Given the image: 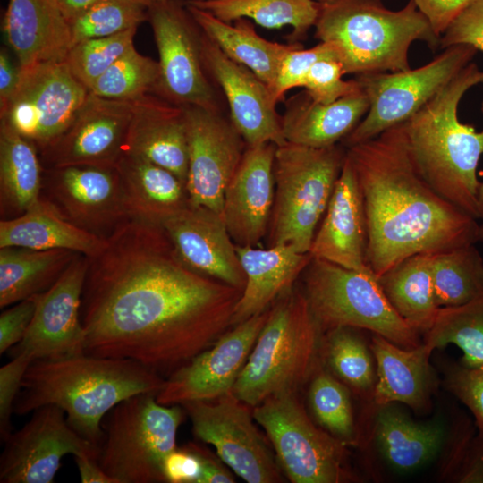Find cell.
<instances>
[{"instance_id":"cell-1","label":"cell","mask_w":483,"mask_h":483,"mask_svg":"<svg viewBox=\"0 0 483 483\" xmlns=\"http://www.w3.org/2000/svg\"><path fill=\"white\" fill-rule=\"evenodd\" d=\"M106 240L81 295L85 353L169 376L232 326L242 291L185 266L161 225L131 217Z\"/></svg>"},{"instance_id":"cell-2","label":"cell","mask_w":483,"mask_h":483,"mask_svg":"<svg viewBox=\"0 0 483 483\" xmlns=\"http://www.w3.org/2000/svg\"><path fill=\"white\" fill-rule=\"evenodd\" d=\"M361 191L367 263L376 276L402 259L478 242V219L438 195L421 177L400 124L346 148Z\"/></svg>"},{"instance_id":"cell-3","label":"cell","mask_w":483,"mask_h":483,"mask_svg":"<svg viewBox=\"0 0 483 483\" xmlns=\"http://www.w3.org/2000/svg\"><path fill=\"white\" fill-rule=\"evenodd\" d=\"M165 378L129 359L80 355L31 362L13 412L24 415L48 404L64 410L68 424L100 450L102 420L122 401L157 394Z\"/></svg>"},{"instance_id":"cell-4","label":"cell","mask_w":483,"mask_h":483,"mask_svg":"<svg viewBox=\"0 0 483 483\" xmlns=\"http://www.w3.org/2000/svg\"><path fill=\"white\" fill-rule=\"evenodd\" d=\"M483 84V71L470 62L401 129L408 154L419 174L442 198L479 220L483 131L460 121L464 94Z\"/></svg>"},{"instance_id":"cell-5","label":"cell","mask_w":483,"mask_h":483,"mask_svg":"<svg viewBox=\"0 0 483 483\" xmlns=\"http://www.w3.org/2000/svg\"><path fill=\"white\" fill-rule=\"evenodd\" d=\"M314 27L315 37L335 48L345 74L357 76L409 70L412 43L436 49L440 41L413 0L396 11L381 0L319 4Z\"/></svg>"},{"instance_id":"cell-6","label":"cell","mask_w":483,"mask_h":483,"mask_svg":"<svg viewBox=\"0 0 483 483\" xmlns=\"http://www.w3.org/2000/svg\"><path fill=\"white\" fill-rule=\"evenodd\" d=\"M323 335L302 290L292 287L269 309L232 393L255 407L272 395L298 392L322 364Z\"/></svg>"},{"instance_id":"cell-7","label":"cell","mask_w":483,"mask_h":483,"mask_svg":"<svg viewBox=\"0 0 483 483\" xmlns=\"http://www.w3.org/2000/svg\"><path fill=\"white\" fill-rule=\"evenodd\" d=\"M345 155L337 144L318 148L286 142L276 147L269 246L292 244L300 252H309Z\"/></svg>"},{"instance_id":"cell-8","label":"cell","mask_w":483,"mask_h":483,"mask_svg":"<svg viewBox=\"0 0 483 483\" xmlns=\"http://www.w3.org/2000/svg\"><path fill=\"white\" fill-rule=\"evenodd\" d=\"M157 394L131 396L102 420L103 439L97 462L116 483L165 482L164 464L176 449L184 419L181 405H163Z\"/></svg>"},{"instance_id":"cell-9","label":"cell","mask_w":483,"mask_h":483,"mask_svg":"<svg viewBox=\"0 0 483 483\" xmlns=\"http://www.w3.org/2000/svg\"><path fill=\"white\" fill-rule=\"evenodd\" d=\"M301 275L302 292L324 332L366 329L403 348L419 344V334L396 313L373 272L312 258Z\"/></svg>"},{"instance_id":"cell-10","label":"cell","mask_w":483,"mask_h":483,"mask_svg":"<svg viewBox=\"0 0 483 483\" xmlns=\"http://www.w3.org/2000/svg\"><path fill=\"white\" fill-rule=\"evenodd\" d=\"M297 393L272 395L253 407L283 473L292 483L353 481L347 445L312 420Z\"/></svg>"},{"instance_id":"cell-11","label":"cell","mask_w":483,"mask_h":483,"mask_svg":"<svg viewBox=\"0 0 483 483\" xmlns=\"http://www.w3.org/2000/svg\"><path fill=\"white\" fill-rule=\"evenodd\" d=\"M477 52L469 45H454L418 68L357 76L369 108L343 145L347 148L369 140L404 123L472 62Z\"/></svg>"},{"instance_id":"cell-12","label":"cell","mask_w":483,"mask_h":483,"mask_svg":"<svg viewBox=\"0 0 483 483\" xmlns=\"http://www.w3.org/2000/svg\"><path fill=\"white\" fill-rule=\"evenodd\" d=\"M181 406L191 419L195 436L212 445L220 461L240 478L248 483L284 481L268 438L253 421V407L233 393Z\"/></svg>"},{"instance_id":"cell-13","label":"cell","mask_w":483,"mask_h":483,"mask_svg":"<svg viewBox=\"0 0 483 483\" xmlns=\"http://www.w3.org/2000/svg\"><path fill=\"white\" fill-rule=\"evenodd\" d=\"M159 60L156 91L179 106L219 109L201 51L202 32L186 4L166 0L148 10Z\"/></svg>"},{"instance_id":"cell-14","label":"cell","mask_w":483,"mask_h":483,"mask_svg":"<svg viewBox=\"0 0 483 483\" xmlns=\"http://www.w3.org/2000/svg\"><path fill=\"white\" fill-rule=\"evenodd\" d=\"M89 95L65 60L20 69L17 89L0 120L32 142L40 154L67 129Z\"/></svg>"},{"instance_id":"cell-15","label":"cell","mask_w":483,"mask_h":483,"mask_svg":"<svg viewBox=\"0 0 483 483\" xmlns=\"http://www.w3.org/2000/svg\"><path fill=\"white\" fill-rule=\"evenodd\" d=\"M40 198L77 227L105 240L132 217L115 166L44 168Z\"/></svg>"},{"instance_id":"cell-16","label":"cell","mask_w":483,"mask_h":483,"mask_svg":"<svg viewBox=\"0 0 483 483\" xmlns=\"http://www.w3.org/2000/svg\"><path fill=\"white\" fill-rule=\"evenodd\" d=\"M182 107L188 139L186 188L190 205L222 214L225 190L242 161L246 143L219 109Z\"/></svg>"},{"instance_id":"cell-17","label":"cell","mask_w":483,"mask_h":483,"mask_svg":"<svg viewBox=\"0 0 483 483\" xmlns=\"http://www.w3.org/2000/svg\"><path fill=\"white\" fill-rule=\"evenodd\" d=\"M0 458L1 483H53L66 454L97 460L99 449L80 436L60 407L48 404L6 438Z\"/></svg>"},{"instance_id":"cell-18","label":"cell","mask_w":483,"mask_h":483,"mask_svg":"<svg viewBox=\"0 0 483 483\" xmlns=\"http://www.w3.org/2000/svg\"><path fill=\"white\" fill-rule=\"evenodd\" d=\"M268 311L269 309L235 325L210 347L172 372L157 394V401L163 405H181L232 393Z\"/></svg>"},{"instance_id":"cell-19","label":"cell","mask_w":483,"mask_h":483,"mask_svg":"<svg viewBox=\"0 0 483 483\" xmlns=\"http://www.w3.org/2000/svg\"><path fill=\"white\" fill-rule=\"evenodd\" d=\"M89 258L78 254L60 278L39 294L33 319L12 358L27 353L34 360H55L85 353L80 304Z\"/></svg>"},{"instance_id":"cell-20","label":"cell","mask_w":483,"mask_h":483,"mask_svg":"<svg viewBox=\"0 0 483 483\" xmlns=\"http://www.w3.org/2000/svg\"><path fill=\"white\" fill-rule=\"evenodd\" d=\"M137 100H112L89 92L67 129L39 154L44 168L115 166L124 153Z\"/></svg>"},{"instance_id":"cell-21","label":"cell","mask_w":483,"mask_h":483,"mask_svg":"<svg viewBox=\"0 0 483 483\" xmlns=\"http://www.w3.org/2000/svg\"><path fill=\"white\" fill-rule=\"evenodd\" d=\"M201 51L206 70L224 93L230 120L246 146L274 143L277 147L286 143L276 112L277 102L269 87L250 70L226 56L203 33Z\"/></svg>"},{"instance_id":"cell-22","label":"cell","mask_w":483,"mask_h":483,"mask_svg":"<svg viewBox=\"0 0 483 483\" xmlns=\"http://www.w3.org/2000/svg\"><path fill=\"white\" fill-rule=\"evenodd\" d=\"M161 225L185 266L243 290L246 276L221 213L190 205Z\"/></svg>"},{"instance_id":"cell-23","label":"cell","mask_w":483,"mask_h":483,"mask_svg":"<svg viewBox=\"0 0 483 483\" xmlns=\"http://www.w3.org/2000/svg\"><path fill=\"white\" fill-rule=\"evenodd\" d=\"M276 146H247L224 196L223 217L236 245L255 246L268 231L274 198Z\"/></svg>"},{"instance_id":"cell-24","label":"cell","mask_w":483,"mask_h":483,"mask_svg":"<svg viewBox=\"0 0 483 483\" xmlns=\"http://www.w3.org/2000/svg\"><path fill=\"white\" fill-rule=\"evenodd\" d=\"M321 220L309 252L311 257L345 268L372 272L367 263L368 228L363 198L346 155Z\"/></svg>"},{"instance_id":"cell-25","label":"cell","mask_w":483,"mask_h":483,"mask_svg":"<svg viewBox=\"0 0 483 483\" xmlns=\"http://www.w3.org/2000/svg\"><path fill=\"white\" fill-rule=\"evenodd\" d=\"M2 30L20 69L64 61L72 46L70 22L56 0H9Z\"/></svg>"},{"instance_id":"cell-26","label":"cell","mask_w":483,"mask_h":483,"mask_svg":"<svg viewBox=\"0 0 483 483\" xmlns=\"http://www.w3.org/2000/svg\"><path fill=\"white\" fill-rule=\"evenodd\" d=\"M124 153L169 170L186 184L188 139L183 107L149 95L139 98Z\"/></svg>"},{"instance_id":"cell-27","label":"cell","mask_w":483,"mask_h":483,"mask_svg":"<svg viewBox=\"0 0 483 483\" xmlns=\"http://www.w3.org/2000/svg\"><path fill=\"white\" fill-rule=\"evenodd\" d=\"M370 351L377 368L374 402L378 407L402 402L417 412L427 411L436 381L429 363L433 351L424 343L403 348L375 334Z\"/></svg>"},{"instance_id":"cell-28","label":"cell","mask_w":483,"mask_h":483,"mask_svg":"<svg viewBox=\"0 0 483 483\" xmlns=\"http://www.w3.org/2000/svg\"><path fill=\"white\" fill-rule=\"evenodd\" d=\"M246 284L235 307L232 326L267 310L281 295L293 287L312 257L292 244L267 249L236 245Z\"/></svg>"},{"instance_id":"cell-29","label":"cell","mask_w":483,"mask_h":483,"mask_svg":"<svg viewBox=\"0 0 483 483\" xmlns=\"http://www.w3.org/2000/svg\"><path fill=\"white\" fill-rule=\"evenodd\" d=\"M369 108L362 89L333 103L313 100L306 91L288 101L281 116L287 142L310 148H327L343 140L358 125Z\"/></svg>"},{"instance_id":"cell-30","label":"cell","mask_w":483,"mask_h":483,"mask_svg":"<svg viewBox=\"0 0 483 483\" xmlns=\"http://www.w3.org/2000/svg\"><path fill=\"white\" fill-rule=\"evenodd\" d=\"M185 4L202 33L231 60L250 70L272 92L284 57L298 44L269 41L257 33L249 19L229 23L188 2Z\"/></svg>"},{"instance_id":"cell-31","label":"cell","mask_w":483,"mask_h":483,"mask_svg":"<svg viewBox=\"0 0 483 483\" xmlns=\"http://www.w3.org/2000/svg\"><path fill=\"white\" fill-rule=\"evenodd\" d=\"M115 167L132 217L161 225L190 206L186 184L169 170L129 153Z\"/></svg>"},{"instance_id":"cell-32","label":"cell","mask_w":483,"mask_h":483,"mask_svg":"<svg viewBox=\"0 0 483 483\" xmlns=\"http://www.w3.org/2000/svg\"><path fill=\"white\" fill-rule=\"evenodd\" d=\"M106 243L107 240L74 225L41 198L24 214L0 221V248L69 250L93 258L105 249Z\"/></svg>"},{"instance_id":"cell-33","label":"cell","mask_w":483,"mask_h":483,"mask_svg":"<svg viewBox=\"0 0 483 483\" xmlns=\"http://www.w3.org/2000/svg\"><path fill=\"white\" fill-rule=\"evenodd\" d=\"M43 174L36 146L0 120L1 220L21 216L40 200Z\"/></svg>"},{"instance_id":"cell-34","label":"cell","mask_w":483,"mask_h":483,"mask_svg":"<svg viewBox=\"0 0 483 483\" xmlns=\"http://www.w3.org/2000/svg\"><path fill=\"white\" fill-rule=\"evenodd\" d=\"M396 313L416 332L425 334L437 310L432 278V254L408 257L377 276Z\"/></svg>"},{"instance_id":"cell-35","label":"cell","mask_w":483,"mask_h":483,"mask_svg":"<svg viewBox=\"0 0 483 483\" xmlns=\"http://www.w3.org/2000/svg\"><path fill=\"white\" fill-rule=\"evenodd\" d=\"M78 254L69 250L0 248V308L47 291Z\"/></svg>"},{"instance_id":"cell-36","label":"cell","mask_w":483,"mask_h":483,"mask_svg":"<svg viewBox=\"0 0 483 483\" xmlns=\"http://www.w3.org/2000/svg\"><path fill=\"white\" fill-rule=\"evenodd\" d=\"M375 424L377 446L389 465L411 471L438 452L445 430L437 423H418L391 404L380 406Z\"/></svg>"},{"instance_id":"cell-37","label":"cell","mask_w":483,"mask_h":483,"mask_svg":"<svg viewBox=\"0 0 483 483\" xmlns=\"http://www.w3.org/2000/svg\"><path fill=\"white\" fill-rule=\"evenodd\" d=\"M225 22L249 19L266 29L292 28V37H304L314 27L319 4L313 0L187 1Z\"/></svg>"},{"instance_id":"cell-38","label":"cell","mask_w":483,"mask_h":483,"mask_svg":"<svg viewBox=\"0 0 483 483\" xmlns=\"http://www.w3.org/2000/svg\"><path fill=\"white\" fill-rule=\"evenodd\" d=\"M423 343L432 351L454 344L463 353L461 364L483 368V295L464 304L440 307Z\"/></svg>"},{"instance_id":"cell-39","label":"cell","mask_w":483,"mask_h":483,"mask_svg":"<svg viewBox=\"0 0 483 483\" xmlns=\"http://www.w3.org/2000/svg\"><path fill=\"white\" fill-rule=\"evenodd\" d=\"M438 307L457 306L483 295V257L475 244L432 254Z\"/></svg>"},{"instance_id":"cell-40","label":"cell","mask_w":483,"mask_h":483,"mask_svg":"<svg viewBox=\"0 0 483 483\" xmlns=\"http://www.w3.org/2000/svg\"><path fill=\"white\" fill-rule=\"evenodd\" d=\"M352 329L337 327L324 332L321 360L344 385L365 394L373 391L377 372L372 352Z\"/></svg>"},{"instance_id":"cell-41","label":"cell","mask_w":483,"mask_h":483,"mask_svg":"<svg viewBox=\"0 0 483 483\" xmlns=\"http://www.w3.org/2000/svg\"><path fill=\"white\" fill-rule=\"evenodd\" d=\"M321 365L309 379L308 400L313 418L319 427L347 446L354 445L359 436L349 390Z\"/></svg>"},{"instance_id":"cell-42","label":"cell","mask_w":483,"mask_h":483,"mask_svg":"<svg viewBox=\"0 0 483 483\" xmlns=\"http://www.w3.org/2000/svg\"><path fill=\"white\" fill-rule=\"evenodd\" d=\"M158 80V62L133 47L93 83L89 92L107 99L132 101L156 90Z\"/></svg>"},{"instance_id":"cell-43","label":"cell","mask_w":483,"mask_h":483,"mask_svg":"<svg viewBox=\"0 0 483 483\" xmlns=\"http://www.w3.org/2000/svg\"><path fill=\"white\" fill-rule=\"evenodd\" d=\"M148 10L145 4L136 0H98L70 21L72 46L86 39L109 37L138 28L148 19Z\"/></svg>"},{"instance_id":"cell-44","label":"cell","mask_w":483,"mask_h":483,"mask_svg":"<svg viewBox=\"0 0 483 483\" xmlns=\"http://www.w3.org/2000/svg\"><path fill=\"white\" fill-rule=\"evenodd\" d=\"M137 28L116 35L86 39L74 44L65 62L73 76L89 90L122 55L134 47Z\"/></svg>"},{"instance_id":"cell-45","label":"cell","mask_w":483,"mask_h":483,"mask_svg":"<svg viewBox=\"0 0 483 483\" xmlns=\"http://www.w3.org/2000/svg\"><path fill=\"white\" fill-rule=\"evenodd\" d=\"M321 59H336L337 52L329 42L320 41L310 48L297 45L284 57L273 89V96L278 103L285 93L293 88L303 87L311 66Z\"/></svg>"},{"instance_id":"cell-46","label":"cell","mask_w":483,"mask_h":483,"mask_svg":"<svg viewBox=\"0 0 483 483\" xmlns=\"http://www.w3.org/2000/svg\"><path fill=\"white\" fill-rule=\"evenodd\" d=\"M344 74L340 61L321 59L311 66L302 88L313 100L330 104L361 89L356 79L344 80Z\"/></svg>"},{"instance_id":"cell-47","label":"cell","mask_w":483,"mask_h":483,"mask_svg":"<svg viewBox=\"0 0 483 483\" xmlns=\"http://www.w3.org/2000/svg\"><path fill=\"white\" fill-rule=\"evenodd\" d=\"M444 472L459 483H483V432L455 436Z\"/></svg>"},{"instance_id":"cell-48","label":"cell","mask_w":483,"mask_h":483,"mask_svg":"<svg viewBox=\"0 0 483 483\" xmlns=\"http://www.w3.org/2000/svg\"><path fill=\"white\" fill-rule=\"evenodd\" d=\"M445 386L469 409L479 431L483 432V368L451 364L445 370Z\"/></svg>"},{"instance_id":"cell-49","label":"cell","mask_w":483,"mask_h":483,"mask_svg":"<svg viewBox=\"0 0 483 483\" xmlns=\"http://www.w3.org/2000/svg\"><path fill=\"white\" fill-rule=\"evenodd\" d=\"M33 361L27 353H21L0 369V436L3 442L12 433L11 417L21 391L25 372Z\"/></svg>"},{"instance_id":"cell-50","label":"cell","mask_w":483,"mask_h":483,"mask_svg":"<svg viewBox=\"0 0 483 483\" xmlns=\"http://www.w3.org/2000/svg\"><path fill=\"white\" fill-rule=\"evenodd\" d=\"M454 45L483 51V0H471L441 36V48Z\"/></svg>"},{"instance_id":"cell-51","label":"cell","mask_w":483,"mask_h":483,"mask_svg":"<svg viewBox=\"0 0 483 483\" xmlns=\"http://www.w3.org/2000/svg\"><path fill=\"white\" fill-rule=\"evenodd\" d=\"M206 450L194 443L176 447L165 461V482L199 483L205 466Z\"/></svg>"},{"instance_id":"cell-52","label":"cell","mask_w":483,"mask_h":483,"mask_svg":"<svg viewBox=\"0 0 483 483\" xmlns=\"http://www.w3.org/2000/svg\"><path fill=\"white\" fill-rule=\"evenodd\" d=\"M38 298L39 294H36L24 299L1 313V354L22 340L35 315Z\"/></svg>"},{"instance_id":"cell-53","label":"cell","mask_w":483,"mask_h":483,"mask_svg":"<svg viewBox=\"0 0 483 483\" xmlns=\"http://www.w3.org/2000/svg\"><path fill=\"white\" fill-rule=\"evenodd\" d=\"M428 20L434 34L441 38L449 25L471 0H413Z\"/></svg>"},{"instance_id":"cell-54","label":"cell","mask_w":483,"mask_h":483,"mask_svg":"<svg viewBox=\"0 0 483 483\" xmlns=\"http://www.w3.org/2000/svg\"><path fill=\"white\" fill-rule=\"evenodd\" d=\"M20 80V68L16 67L5 48L0 52V113L12 99Z\"/></svg>"},{"instance_id":"cell-55","label":"cell","mask_w":483,"mask_h":483,"mask_svg":"<svg viewBox=\"0 0 483 483\" xmlns=\"http://www.w3.org/2000/svg\"><path fill=\"white\" fill-rule=\"evenodd\" d=\"M74 458L82 483H116L103 470L96 459L84 453L75 455Z\"/></svg>"},{"instance_id":"cell-56","label":"cell","mask_w":483,"mask_h":483,"mask_svg":"<svg viewBox=\"0 0 483 483\" xmlns=\"http://www.w3.org/2000/svg\"><path fill=\"white\" fill-rule=\"evenodd\" d=\"M219 458H216L206 450L205 466L199 483H233L235 482L233 475L221 464Z\"/></svg>"},{"instance_id":"cell-57","label":"cell","mask_w":483,"mask_h":483,"mask_svg":"<svg viewBox=\"0 0 483 483\" xmlns=\"http://www.w3.org/2000/svg\"><path fill=\"white\" fill-rule=\"evenodd\" d=\"M69 22L89 9L98 0H56Z\"/></svg>"},{"instance_id":"cell-58","label":"cell","mask_w":483,"mask_h":483,"mask_svg":"<svg viewBox=\"0 0 483 483\" xmlns=\"http://www.w3.org/2000/svg\"><path fill=\"white\" fill-rule=\"evenodd\" d=\"M481 113L483 114V97L481 101ZM478 210H479V219L483 221V182H480V185L479 189Z\"/></svg>"},{"instance_id":"cell-59","label":"cell","mask_w":483,"mask_h":483,"mask_svg":"<svg viewBox=\"0 0 483 483\" xmlns=\"http://www.w3.org/2000/svg\"><path fill=\"white\" fill-rule=\"evenodd\" d=\"M136 1L145 4L148 8H149L152 5H155L161 2H165L166 0H136Z\"/></svg>"},{"instance_id":"cell-60","label":"cell","mask_w":483,"mask_h":483,"mask_svg":"<svg viewBox=\"0 0 483 483\" xmlns=\"http://www.w3.org/2000/svg\"><path fill=\"white\" fill-rule=\"evenodd\" d=\"M478 242H480L483 244V221L481 224H479V230H478Z\"/></svg>"},{"instance_id":"cell-61","label":"cell","mask_w":483,"mask_h":483,"mask_svg":"<svg viewBox=\"0 0 483 483\" xmlns=\"http://www.w3.org/2000/svg\"><path fill=\"white\" fill-rule=\"evenodd\" d=\"M313 1L319 4H323V3H329V2L338 1V0H313Z\"/></svg>"},{"instance_id":"cell-62","label":"cell","mask_w":483,"mask_h":483,"mask_svg":"<svg viewBox=\"0 0 483 483\" xmlns=\"http://www.w3.org/2000/svg\"><path fill=\"white\" fill-rule=\"evenodd\" d=\"M191 1H203V0H191Z\"/></svg>"}]
</instances>
